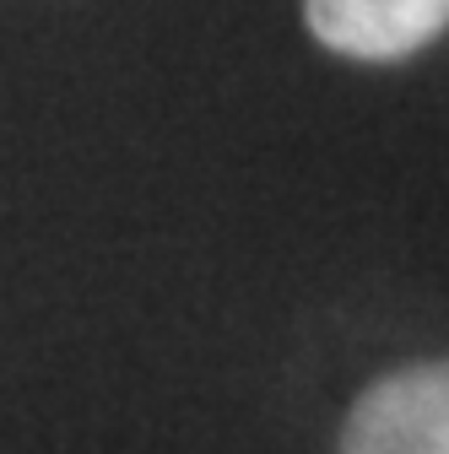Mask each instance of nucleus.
I'll use <instances>...</instances> for the list:
<instances>
[{"label": "nucleus", "mask_w": 449, "mask_h": 454, "mask_svg": "<svg viewBox=\"0 0 449 454\" xmlns=\"http://www.w3.org/2000/svg\"><path fill=\"white\" fill-rule=\"evenodd\" d=\"M342 454H449V357L368 384L347 417Z\"/></svg>", "instance_id": "1"}, {"label": "nucleus", "mask_w": 449, "mask_h": 454, "mask_svg": "<svg viewBox=\"0 0 449 454\" xmlns=\"http://www.w3.org/2000/svg\"><path fill=\"white\" fill-rule=\"evenodd\" d=\"M303 17L347 60H401L449 27V0H303Z\"/></svg>", "instance_id": "2"}]
</instances>
